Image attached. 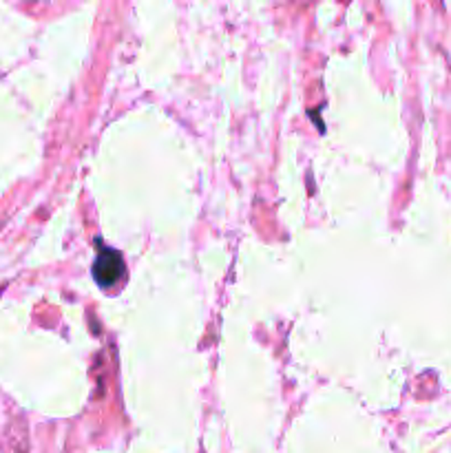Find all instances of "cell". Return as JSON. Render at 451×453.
Segmentation results:
<instances>
[{"label":"cell","instance_id":"1","mask_svg":"<svg viewBox=\"0 0 451 453\" xmlns=\"http://www.w3.org/2000/svg\"><path fill=\"white\" fill-rule=\"evenodd\" d=\"M93 277L100 283L102 288H111L124 277V261L122 257L115 250L109 248H102L100 255H97L96 264H93Z\"/></svg>","mask_w":451,"mask_h":453}]
</instances>
